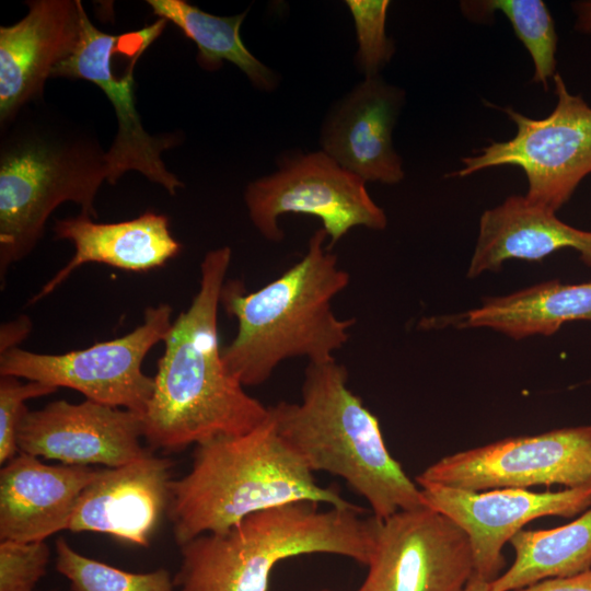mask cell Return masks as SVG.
Here are the masks:
<instances>
[{
    "label": "cell",
    "instance_id": "obj_1",
    "mask_svg": "<svg viewBox=\"0 0 591 591\" xmlns=\"http://www.w3.org/2000/svg\"><path fill=\"white\" fill-rule=\"evenodd\" d=\"M231 256L228 246L207 252L199 289L163 340L153 393L141 416L143 437L153 449L175 452L243 434L268 416V407L246 393L222 359L218 312Z\"/></svg>",
    "mask_w": 591,
    "mask_h": 591
},
{
    "label": "cell",
    "instance_id": "obj_2",
    "mask_svg": "<svg viewBox=\"0 0 591 591\" xmlns=\"http://www.w3.org/2000/svg\"><path fill=\"white\" fill-rule=\"evenodd\" d=\"M326 237L323 228L316 230L302 258L256 291L247 292L241 280L225 281L220 304L236 318L237 332L222 359L244 387L263 384L290 358L334 359L348 341L356 320L337 317L332 302L350 276L324 245Z\"/></svg>",
    "mask_w": 591,
    "mask_h": 591
},
{
    "label": "cell",
    "instance_id": "obj_3",
    "mask_svg": "<svg viewBox=\"0 0 591 591\" xmlns=\"http://www.w3.org/2000/svg\"><path fill=\"white\" fill-rule=\"evenodd\" d=\"M106 151L92 130L48 107L24 106L1 127L0 278L27 256L62 202L96 219L95 197L107 182Z\"/></svg>",
    "mask_w": 591,
    "mask_h": 591
},
{
    "label": "cell",
    "instance_id": "obj_4",
    "mask_svg": "<svg viewBox=\"0 0 591 591\" xmlns=\"http://www.w3.org/2000/svg\"><path fill=\"white\" fill-rule=\"evenodd\" d=\"M279 436L269 414L243 434L197 444L190 471L170 484L167 515L181 546L208 533H221L245 517L292 501L351 508L314 475Z\"/></svg>",
    "mask_w": 591,
    "mask_h": 591
},
{
    "label": "cell",
    "instance_id": "obj_5",
    "mask_svg": "<svg viewBox=\"0 0 591 591\" xmlns=\"http://www.w3.org/2000/svg\"><path fill=\"white\" fill-rule=\"evenodd\" d=\"M268 408L304 465L343 478L373 517L425 507L419 486L389 452L378 418L348 387V371L335 358L308 363L299 403Z\"/></svg>",
    "mask_w": 591,
    "mask_h": 591
},
{
    "label": "cell",
    "instance_id": "obj_6",
    "mask_svg": "<svg viewBox=\"0 0 591 591\" xmlns=\"http://www.w3.org/2000/svg\"><path fill=\"white\" fill-rule=\"evenodd\" d=\"M292 501L252 513L221 533L201 534L181 545L173 578L179 591H268L275 566L309 554H333L368 565L373 517L358 507L321 510Z\"/></svg>",
    "mask_w": 591,
    "mask_h": 591
},
{
    "label": "cell",
    "instance_id": "obj_7",
    "mask_svg": "<svg viewBox=\"0 0 591 591\" xmlns=\"http://www.w3.org/2000/svg\"><path fill=\"white\" fill-rule=\"evenodd\" d=\"M557 103L544 118L501 108L517 126L513 138L491 142L478 154L462 159L451 176H468L493 166L514 165L528 178L530 201L556 212L591 173V106L571 94L561 76H554Z\"/></svg>",
    "mask_w": 591,
    "mask_h": 591
},
{
    "label": "cell",
    "instance_id": "obj_8",
    "mask_svg": "<svg viewBox=\"0 0 591 591\" xmlns=\"http://www.w3.org/2000/svg\"><path fill=\"white\" fill-rule=\"evenodd\" d=\"M167 303L149 306L143 322L130 333L84 349L59 355L14 347L0 354V375L68 387L86 399L135 412L142 416L154 389V379L141 366L166 337L173 321Z\"/></svg>",
    "mask_w": 591,
    "mask_h": 591
},
{
    "label": "cell",
    "instance_id": "obj_9",
    "mask_svg": "<svg viewBox=\"0 0 591 591\" xmlns=\"http://www.w3.org/2000/svg\"><path fill=\"white\" fill-rule=\"evenodd\" d=\"M244 201L253 225L270 242L285 237L278 220L286 213L318 218L331 246L355 227L383 230L387 224L366 182L322 150L283 157L278 171L247 185Z\"/></svg>",
    "mask_w": 591,
    "mask_h": 591
},
{
    "label": "cell",
    "instance_id": "obj_10",
    "mask_svg": "<svg viewBox=\"0 0 591 591\" xmlns=\"http://www.w3.org/2000/svg\"><path fill=\"white\" fill-rule=\"evenodd\" d=\"M591 482V426L509 437L453 453L429 465L416 484L483 491Z\"/></svg>",
    "mask_w": 591,
    "mask_h": 591
},
{
    "label": "cell",
    "instance_id": "obj_11",
    "mask_svg": "<svg viewBox=\"0 0 591 591\" xmlns=\"http://www.w3.org/2000/svg\"><path fill=\"white\" fill-rule=\"evenodd\" d=\"M373 533L368 573L357 591H463L475 573L465 532L429 507L373 517Z\"/></svg>",
    "mask_w": 591,
    "mask_h": 591
},
{
    "label": "cell",
    "instance_id": "obj_12",
    "mask_svg": "<svg viewBox=\"0 0 591 591\" xmlns=\"http://www.w3.org/2000/svg\"><path fill=\"white\" fill-rule=\"evenodd\" d=\"M119 36L97 28L82 14V31L73 53L61 61L51 77L83 79L100 88L112 103L117 132L106 151L107 183L115 184L128 171H136L150 182L161 185L170 195L183 187L181 179L170 172L162 153L179 143L177 134L153 136L146 131L136 107L134 70L139 57H131L124 72L113 67Z\"/></svg>",
    "mask_w": 591,
    "mask_h": 591
},
{
    "label": "cell",
    "instance_id": "obj_13",
    "mask_svg": "<svg viewBox=\"0 0 591 591\" xmlns=\"http://www.w3.org/2000/svg\"><path fill=\"white\" fill-rule=\"evenodd\" d=\"M424 505L455 522L467 535L475 573L490 582L502 571L503 545L530 521L570 518L591 507V482L557 491L497 488L472 491L438 484L419 485Z\"/></svg>",
    "mask_w": 591,
    "mask_h": 591
},
{
    "label": "cell",
    "instance_id": "obj_14",
    "mask_svg": "<svg viewBox=\"0 0 591 591\" xmlns=\"http://www.w3.org/2000/svg\"><path fill=\"white\" fill-rule=\"evenodd\" d=\"M141 416L85 399H60L26 410L18 428L19 452L66 465L118 467L150 454L141 445Z\"/></svg>",
    "mask_w": 591,
    "mask_h": 591
},
{
    "label": "cell",
    "instance_id": "obj_15",
    "mask_svg": "<svg viewBox=\"0 0 591 591\" xmlns=\"http://www.w3.org/2000/svg\"><path fill=\"white\" fill-rule=\"evenodd\" d=\"M25 16L0 27V126L27 104L42 100L54 69L74 50L81 36L80 0L27 1Z\"/></svg>",
    "mask_w": 591,
    "mask_h": 591
},
{
    "label": "cell",
    "instance_id": "obj_16",
    "mask_svg": "<svg viewBox=\"0 0 591 591\" xmlns=\"http://www.w3.org/2000/svg\"><path fill=\"white\" fill-rule=\"evenodd\" d=\"M404 102V91L380 76L364 78L328 112L322 151L364 182H401L403 162L392 135Z\"/></svg>",
    "mask_w": 591,
    "mask_h": 591
},
{
    "label": "cell",
    "instance_id": "obj_17",
    "mask_svg": "<svg viewBox=\"0 0 591 591\" xmlns=\"http://www.w3.org/2000/svg\"><path fill=\"white\" fill-rule=\"evenodd\" d=\"M173 462L151 453L99 471L81 493L68 530L103 533L146 547L170 501Z\"/></svg>",
    "mask_w": 591,
    "mask_h": 591
},
{
    "label": "cell",
    "instance_id": "obj_18",
    "mask_svg": "<svg viewBox=\"0 0 591 591\" xmlns=\"http://www.w3.org/2000/svg\"><path fill=\"white\" fill-rule=\"evenodd\" d=\"M100 470L48 465L19 452L0 471L1 541L36 542L68 530L78 499Z\"/></svg>",
    "mask_w": 591,
    "mask_h": 591
},
{
    "label": "cell",
    "instance_id": "obj_19",
    "mask_svg": "<svg viewBox=\"0 0 591 591\" xmlns=\"http://www.w3.org/2000/svg\"><path fill=\"white\" fill-rule=\"evenodd\" d=\"M55 237L74 246V254L31 303L47 297L76 269L86 263L106 264L123 270L147 271L163 266L182 250L170 230L165 215L147 211L139 217L114 223H97L80 213L57 220Z\"/></svg>",
    "mask_w": 591,
    "mask_h": 591
},
{
    "label": "cell",
    "instance_id": "obj_20",
    "mask_svg": "<svg viewBox=\"0 0 591 591\" xmlns=\"http://www.w3.org/2000/svg\"><path fill=\"white\" fill-rule=\"evenodd\" d=\"M556 212L513 195L484 211L467 277L501 268L506 260L537 262L561 248H572L591 268V232L559 220Z\"/></svg>",
    "mask_w": 591,
    "mask_h": 591
},
{
    "label": "cell",
    "instance_id": "obj_21",
    "mask_svg": "<svg viewBox=\"0 0 591 591\" xmlns=\"http://www.w3.org/2000/svg\"><path fill=\"white\" fill-rule=\"evenodd\" d=\"M573 321L591 322V282L548 280L511 294L486 298L479 308L464 313L434 316L420 322L424 328L488 327L513 338L549 336Z\"/></svg>",
    "mask_w": 591,
    "mask_h": 591
},
{
    "label": "cell",
    "instance_id": "obj_22",
    "mask_svg": "<svg viewBox=\"0 0 591 591\" xmlns=\"http://www.w3.org/2000/svg\"><path fill=\"white\" fill-rule=\"evenodd\" d=\"M514 559L488 583L489 591H515L538 581L591 568V507L573 521L547 530H521L509 541Z\"/></svg>",
    "mask_w": 591,
    "mask_h": 591
},
{
    "label": "cell",
    "instance_id": "obj_23",
    "mask_svg": "<svg viewBox=\"0 0 591 591\" xmlns=\"http://www.w3.org/2000/svg\"><path fill=\"white\" fill-rule=\"evenodd\" d=\"M154 15L173 23L198 49L197 62L208 71L218 70L223 61L236 66L258 90L273 91L277 74L259 61L244 45L240 27L246 11L217 16L185 0H147Z\"/></svg>",
    "mask_w": 591,
    "mask_h": 591
},
{
    "label": "cell",
    "instance_id": "obj_24",
    "mask_svg": "<svg viewBox=\"0 0 591 591\" xmlns=\"http://www.w3.org/2000/svg\"><path fill=\"white\" fill-rule=\"evenodd\" d=\"M460 7L465 16L476 22L489 21L496 11L502 12L532 58V81L547 89L548 80L556 74L558 37L553 16L544 1L477 0L462 1Z\"/></svg>",
    "mask_w": 591,
    "mask_h": 591
},
{
    "label": "cell",
    "instance_id": "obj_25",
    "mask_svg": "<svg viewBox=\"0 0 591 591\" xmlns=\"http://www.w3.org/2000/svg\"><path fill=\"white\" fill-rule=\"evenodd\" d=\"M56 570L72 591H174V580L164 568L144 573L121 570L76 552L63 537L55 544Z\"/></svg>",
    "mask_w": 591,
    "mask_h": 591
},
{
    "label": "cell",
    "instance_id": "obj_26",
    "mask_svg": "<svg viewBox=\"0 0 591 591\" xmlns=\"http://www.w3.org/2000/svg\"><path fill=\"white\" fill-rule=\"evenodd\" d=\"M346 5L354 19L358 54L357 61L364 78L379 76L391 60L394 44L385 34L387 0H347Z\"/></svg>",
    "mask_w": 591,
    "mask_h": 591
},
{
    "label": "cell",
    "instance_id": "obj_27",
    "mask_svg": "<svg viewBox=\"0 0 591 591\" xmlns=\"http://www.w3.org/2000/svg\"><path fill=\"white\" fill-rule=\"evenodd\" d=\"M49 557L45 541H1L0 591H33L46 573Z\"/></svg>",
    "mask_w": 591,
    "mask_h": 591
},
{
    "label": "cell",
    "instance_id": "obj_28",
    "mask_svg": "<svg viewBox=\"0 0 591 591\" xmlns=\"http://www.w3.org/2000/svg\"><path fill=\"white\" fill-rule=\"evenodd\" d=\"M57 387L4 375L0 379V463L5 464L19 453L18 428L27 410L25 402L31 398L46 396Z\"/></svg>",
    "mask_w": 591,
    "mask_h": 591
},
{
    "label": "cell",
    "instance_id": "obj_29",
    "mask_svg": "<svg viewBox=\"0 0 591 591\" xmlns=\"http://www.w3.org/2000/svg\"><path fill=\"white\" fill-rule=\"evenodd\" d=\"M515 591H591V568L567 577L545 579Z\"/></svg>",
    "mask_w": 591,
    "mask_h": 591
},
{
    "label": "cell",
    "instance_id": "obj_30",
    "mask_svg": "<svg viewBox=\"0 0 591 591\" xmlns=\"http://www.w3.org/2000/svg\"><path fill=\"white\" fill-rule=\"evenodd\" d=\"M31 332V321L21 316L19 320L5 323L0 332V354L8 351L22 341Z\"/></svg>",
    "mask_w": 591,
    "mask_h": 591
},
{
    "label": "cell",
    "instance_id": "obj_31",
    "mask_svg": "<svg viewBox=\"0 0 591 591\" xmlns=\"http://www.w3.org/2000/svg\"><path fill=\"white\" fill-rule=\"evenodd\" d=\"M572 7L577 16L576 30L591 33V0L578 1Z\"/></svg>",
    "mask_w": 591,
    "mask_h": 591
},
{
    "label": "cell",
    "instance_id": "obj_32",
    "mask_svg": "<svg viewBox=\"0 0 591 591\" xmlns=\"http://www.w3.org/2000/svg\"><path fill=\"white\" fill-rule=\"evenodd\" d=\"M488 583V581L474 573L463 591H489Z\"/></svg>",
    "mask_w": 591,
    "mask_h": 591
},
{
    "label": "cell",
    "instance_id": "obj_33",
    "mask_svg": "<svg viewBox=\"0 0 591 591\" xmlns=\"http://www.w3.org/2000/svg\"><path fill=\"white\" fill-rule=\"evenodd\" d=\"M318 591H333V590H328V589H323V590H318Z\"/></svg>",
    "mask_w": 591,
    "mask_h": 591
},
{
    "label": "cell",
    "instance_id": "obj_34",
    "mask_svg": "<svg viewBox=\"0 0 591 591\" xmlns=\"http://www.w3.org/2000/svg\"><path fill=\"white\" fill-rule=\"evenodd\" d=\"M590 382H591V380H590Z\"/></svg>",
    "mask_w": 591,
    "mask_h": 591
}]
</instances>
